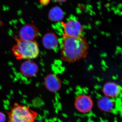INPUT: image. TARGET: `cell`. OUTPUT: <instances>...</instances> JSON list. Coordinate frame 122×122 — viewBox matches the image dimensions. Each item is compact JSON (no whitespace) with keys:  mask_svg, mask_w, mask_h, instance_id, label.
<instances>
[{"mask_svg":"<svg viewBox=\"0 0 122 122\" xmlns=\"http://www.w3.org/2000/svg\"><path fill=\"white\" fill-rule=\"evenodd\" d=\"M89 48L86 38L82 36L74 37L62 35L61 59L69 63L85 59L88 54Z\"/></svg>","mask_w":122,"mask_h":122,"instance_id":"1","label":"cell"},{"mask_svg":"<svg viewBox=\"0 0 122 122\" xmlns=\"http://www.w3.org/2000/svg\"><path fill=\"white\" fill-rule=\"evenodd\" d=\"M16 44L12 49V52L18 60L35 59L39 56V44L36 41H28L15 38Z\"/></svg>","mask_w":122,"mask_h":122,"instance_id":"2","label":"cell"},{"mask_svg":"<svg viewBox=\"0 0 122 122\" xmlns=\"http://www.w3.org/2000/svg\"><path fill=\"white\" fill-rule=\"evenodd\" d=\"M9 122H35L38 113L28 106L14 104L11 110L7 112Z\"/></svg>","mask_w":122,"mask_h":122,"instance_id":"3","label":"cell"},{"mask_svg":"<svg viewBox=\"0 0 122 122\" xmlns=\"http://www.w3.org/2000/svg\"><path fill=\"white\" fill-rule=\"evenodd\" d=\"M63 26V36L77 37L82 36L83 28L76 20H71L66 22H61Z\"/></svg>","mask_w":122,"mask_h":122,"instance_id":"4","label":"cell"},{"mask_svg":"<svg viewBox=\"0 0 122 122\" xmlns=\"http://www.w3.org/2000/svg\"><path fill=\"white\" fill-rule=\"evenodd\" d=\"M74 106L77 110L82 113H86L91 110L93 102L89 95L82 94L78 96L75 100Z\"/></svg>","mask_w":122,"mask_h":122,"instance_id":"5","label":"cell"},{"mask_svg":"<svg viewBox=\"0 0 122 122\" xmlns=\"http://www.w3.org/2000/svg\"><path fill=\"white\" fill-rule=\"evenodd\" d=\"M39 32L36 27L32 24H26L21 28L19 32L20 39L35 41L38 38Z\"/></svg>","mask_w":122,"mask_h":122,"instance_id":"6","label":"cell"},{"mask_svg":"<svg viewBox=\"0 0 122 122\" xmlns=\"http://www.w3.org/2000/svg\"><path fill=\"white\" fill-rule=\"evenodd\" d=\"M44 84L48 90L53 93L59 91L62 86L61 79L57 75L53 74L46 76Z\"/></svg>","mask_w":122,"mask_h":122,"instance_id":"7","label":"cell"},{"mask_svg":"<svg viewBox=\"0 0 122 122\" xmlns=\"http://www.w3.org/2000/svg\"><path fill=\"white\" fill-rule=\"evenodd\" d=\"M21 74L26 77H33L37 74L38 71L37 65L33 62L26 61L21 64L20 67Z\"/></svg>","mask_w":122,"mask_h":122,"instance_id":"8","label":"cell"},{"mask_svg":"<svg viewBox=\"0 0 122 122\" xmlns=\"http://www.w3.org/2000/svg\"><path fill=\"white\" fill-rule=\"evenodd\" d=\"M102 91L105 96L113 98L120 94L121 88L120 86L115 82H108L103 85Z\"/></svg>","mask_w":122,"mask_h":122,"instance_id":"9","label":"cell"},{"mask_svg":"<svg viewBox=\"0 0 122 122\" xmlns=\"http://www.w3.org/2000/svg\"><path fill=\"white\" fill-rule=\"evenodd\" d=\"M42 44L44 47L48 50H53L59 45V40L54 33H47L44 35L42 39Z\"/></svg>","mask_w":122,"mask_h":122,"instance_id":"10","label":"cell"},{"mask_svg":"<svg viewBox=\"0 0 122 122\" xmlns=\"http://www.w3.org/2000/svg\"><path fill=\"white\" fill-rule=\"evenodd\" d=\"M97 106L100 110L104 112L111 111L115 105V102L112 98L104 96L99 99L97 101Z\"/></svg>","mask_w":122,"mask_h":122,"instance_id":"11","label":"cell"},{"mask_svg":"<svg viewBox=\"0 0 122 122\" xmlns=\"http://www.w3.org/2000/svg\"><path fill=\"white\" fill-rule=\"evenodd\" d=\"M63 16V12L58 7L53 8L50 11L49 14V20L53 21H57L61 20Z\"/></svg>","mask_w":122,"mask_h":122,"instance_id":"12","label":"cell"},{"mask_svg":"<svg viewBox=\"0 0 122 122\" xmlns=\"http://www.w3.org/2000/svg\"><path fill=\"white\" fill-rule=\"evenodd\" d=\"M6 120L5 115L4 113L0 112V122H5Z\"/></svg>","mask_w":122,"mask_h":122,"instance_id":"13","label":"cell"},{"mask_svg":"<svg viewBox=\"0 0 122 122\" xmlns=\"http://www.w3.org/2000/svg\"><path fill=\"white\" fill-rule=\"evenodd\" d=\"M50 0H40V3L43 5H46L49 4Z\"/></svg>","mask_w":122,"mask_h":122,"instance_id":"14","label":"cell"},{"mask_svg":"<svg viewBox=\"0 0 122 122\" xmlns=\"http://www.w3.org/2000/svg\"><path fill=\"white\" fill-rule=\"evenodd\" d=\"M55 0L56 1L58 2H64L66 0Z\"/></svg>","mask_w":122,"mask_h":122,"instance_id":"15","label":"cell"},{"mask_svg":"<svg viewBox=\"0 0 122 122\" xmlns=\"http://www.w3.org/2000/svg\"><path fill=\"white\" fill-rule=\"evenodd\" d=\"M41 122V121H38V122Z\"/></svg>","mask_w":122,"mask_h":122,"instance_id":"16","label":"cell"}]
</instances>
